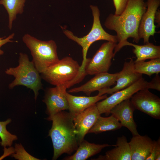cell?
Segmentation results:
<instances>
[{
  "instance_id": "obj_25",
  "label": "cell",
  "mask_w": 160,
  "mask_h": 160,
  "mask_svg": "<svg viewBox=\"0 0 160 160\" xmlns=\"http://www.w3.org/2000/svg\"><path fill=\"white\" fill-rule=\"evenodd\" d=\"M14 151L15 153L12 154V156L15 159L19 160H39L32 156L28 153L24 149L21 143H15Z\"/></svg>"
},
{
  "instance_id": "obj_6",
  "label": "cell",
  "mask_w": 160,
  "mask_h": 160,
  "mask_svg": "<svg viewBox=\"0 0 160 160\" xmlns=\"http://www.w3.org/2000/svg\"><path fill=\"white\" fill-rule=\"evenodd\" d=\"M93 17L91 29L86 35L82 37L75 36L71 31L67 29L63 30V33L69 39L76 42L82 48L83 60L81 68H85L87 61V57L88 50L91 45L98 40H104L117 43L118 40L116 35H111L103 28L100 20V12L97 6L91 5L90 6Z\"/></svg>"
},
{
  "instance_id": "obj_21",
  "label": "cell",
  "mask_w": 160,
  "mask_h": 160,
  "mask_svg": "<svg viewBox=\"0 0 160 160\" xmlns=\"http://www.w3.org/2000/svg\"><path fill=\"white\" fill-rule=\"evenodd\" d=\"M122 127L120 122L113 115L107 117L100 116L88 133L97 134L106 131L116 130Z\"/></svg>"
},
{
  "instance_id": "obj_26",
  "label": "cell",
  "mask_w": 160,
  "mask_h": 160,
  "mask_svg": "<svg viewBox=\"0 0 160 160\" xmlns=\"http://www.w3.org/2000/svg\"><path fill=\"white\" fill-rule=\"evenodd\" d=\"M160 160V138L153 140V144L151 153L146 160Z\"/></svg>"
},
{
  "instance_id": "obj_14",
  "label": "cell",
  "mask_w": 160,
  "mask_h": 160,
  "mask_svg": "<svg viewBox=\"0 0 160 160\" xmlns=\"http://www.w3.org/2000/svg\"><path fill=\"white\" fill-rule=\"evenodd\" d=\"M146 4L147 9L142 17L138 30L139 37L143 39L144 44L149 42L150 36L156 33L155 16L160 5V0H147Z\"/></svg>"
},
{
  "instance_id": "obj_20",
  "label": "cell",
  "mask_w": 160,
  "mask_h": 160,
  "mask_svg": "<svg viewBox=\"0 0 160 160\" xmlns=\"http://www.w3.org/2000/svg\"><path fill=\"white\" fill-rule=\"evenodd\" d=\"M131 46L134 48L132 51L137 57L135 62L160 58V46L154 45L153 43L149 42L140 45L127 41L124 45V46Z\"/></svg>"
},
{
  "instance_id": "obj_4",
  "label": "cell",
  "mask_w": 160,
  "mask_h": 160,
  "mask_svg": "<svg viewBox=\"0 0 160 160\" xmlns=\"http://www.w3.org/2000/svg\"><path fill=\"white\" fill-rule=\"evenodd\" d=\"M18 63L17 66L7 68L5 71L6 74L12 76L15 78L9 84L8 88L12 89L17 86H25L33 91L36 100L39 91L43 89L40 73L25 53H19Z\"/></svg>"
},
{
  "instance_id": "obj_16",
  "label": "cell",
  "mask_w": 160,
  "mask_h": 160,
  "mask_svg": "<svg viewBox=\"0 0 160 160\" xmlns=\"http://www.w3.org/2000/svg\"><path fill=\"white\" fill-rule=\"evenodd\" d=\"M129 143L131 151V160H146L152 150L153 140L147 135L139 134L133 136Z\"/></svg>"
},
{
  "instance_id": "obj_9",
  "label": "cell",
  "mask_w": 160,
  "mask_h": 160,
  "mask_svg": "<svg viewBox=\"0 0 160 160\" xmlns=\"http://www.w3.org/2000/svg\"><path fill=\"white\" fill-rule=\"evenodd\" d=\"M144 89L137 92L130 99L135 109L156 119H160V98Z\"/></svg>"
},
{
  "instance_id": "obj_1",
  "label": "cell",
  "mask_w": 160,
  "mask_h": 160,
  "mask_svg": "<svg viewBox=\"0 0 160 160\" xmlns=\"http://www.w3.org/2000/svg\"><path fill=\"white\" fill-rule=\"evenodd\" d=\"M147 9L145 0H128L124 11L119 15L110 14L104 25L107 29L115 31L118 43L114 50L115 55L124 47L129 38L137 43L139 41L138 30L142 17Z\"/></svg>"
},
{
  "instance_id": "obj_18",
  "label": "cell",
  "mask_w": 160,
  "mask_h": 160,
  "mask_svg": "<svg viewBox=\"0 0 160 160\" xmlns=\"http://www.w3.org/2000/svg\"><path fill=\"white\" fill-rule=\"evenodd\" d=\"M116 146L108 151L104 155H100L94 160H131L130 148L126 137L124 135L117 138Z\"/></svg>"
},
{
  "instance_id": "obj_29",
  "label": "cell",
  "mask_w": 160,
  "mask_h": 160,
  "mask_svg": "<svg viewBox=\"0 0 160 160\" xmlns=\"http://www.w3.org/2000/svg\"><path fill=\"white\" fill-rule=\"evenodd\" d=\"M160 10L157 9L156 12L155 16V20L156 23H157L158 25L160 26Z\"/></svg>"
},
{
  "instance_id": "obj_15",
  "label": "cell",
  "mask_w": 160,
  "mask_h": 160,
  "mask_svg": "<svg viewBox=\"0 0 160 160\" xmlns=\"http://www.w3.org/2000/svg\"><path fill=\"white\" fill-rule=\"evenodd\" d=\"M135 110L130 99H128L115 105L110 111V114L118 120L122 127L127 128L132 136L139 134L133 118V113Z\"/></svg>"
},
{
  "instance_id": "obj_8",
  "label": "cell",
  "mask_w": 160,
  "mask_h": 160,
  "mask_svg": "<svg viewBox=\"0 0 160 160\" xmlns=\"http://www.w3.org/2000/svg\"><path fill=\"white\" fill-rule=\"evenodd\" d=\"M117 44L107 41L103 43L92 58H87L85 66L87 75H95L108 72L115 55L114 50Z\"/></svg>"
},
{
  "instance_id": "obj_2",
  "label": "cell",
  "mask_w": 160,
  "mask_h": 160,
  "mask_svg": "<svg viewBox=\"0 0 160 160\" xmlns=\"http://www.w3.org/2000/svg\"><path fill=\"white\" fill-rule=\"evenodd\" d=\"M46 119L52 121L48 135L53 147L52 160L57 159L64 153L72 154L79 146L72 116L69 112L63 111Z\"/></svg>"
},
{
  "instance_id": "obj_3",
  "label": "cell",
  "mask_w": 160,
  "mask_h": 160,
  "mask_svg": "<svg viewBox=\"0 0 160 160\" xmlns=\"http://www.w3.org/2000/svg\"><path fill=\"white\" fill-rule=\"evenodd\" d=\"M41 79L55 86L63 85L67 89L81 81L87 75L78 62L67 56L40 73Z\"/></svg>"
},
{
  "instance_id": "obj_7",
  "label": "cell",
  "mask_w": 160,
  "mask_h": 160,
  "mask_svg": "<svg viewBox=\"0 0 160 160\" xmlns=\"http://www.w3.org/2000/svg\"><path fill=\"white\" fill-rule=\"evenodd\" d=\"M144 89H151L160 91V77L158 74L148 82L142 77L129 87L111 94L100 102L96 104L100 114L105 113L107 116L110 114L111 110L121 102L130 99L137 91Z\"/></svg>"
},
{
  "instance_id": "obj_13",
  "label": "cell",
  "mask_w": 160,
  "mask_h": 160,
  "mask_svg": "<svg viewBox=\"0 0 160 160\" xmlns=\"http://www.w3.org/2000/svg\"><path fill=\"white\" fill-rule=\"evenodd\" d=\"M118 73V72L113 74L106 72L97 74L85 84L80 87L72 88L68 92H82L89 96L95 91L109 88L116 84Z\"/></svg>"
},
{
  "instance_id": "obj_24",
  "label": "cell",
  "mask_w": 160,
  "mask_h": 160,
  "mask_svg": "<svg viewBox=\"0 0 160 160\" xmlns=\"http://www.w3.org/2000/svg\"><path fill=\"white\" fill-rule=\"evenodd\" d=\"M11 121L10 118L4 121H0V137L1 140L0 143L4 148L10 147L13 142L18 139L16 135L12 134L7 129V126Z\"/></svg>"
},
{
  "instance_id": "obj_27",
  "label": "cell",
  "mask_w": 160,
  "mask_h": 160,
  "mask_svg": "<svg viewBox=\"0 0 160 160\" xmlns=\"http://www.w3.org/2000/svg\"><path fill=\"white\" fill-rule=\"evenodd\" d=\"M113 1L116 9L114 14L121 15L125 9L128 0H113Z\"/></svg>"
},
{
  "instance_id": "obj_11",
  "label": "cell",
  "mask_w": 160,
  "mask_h": 160,
  "mask_svg": "<svg viewBox=\"0 0 160 160\" xmlns=\"http://www.w3.org/2000/svg\"><path fill=\"white\" fill-rule=\"evenodd\" d=\"M129 61L124 63L122 70L118 72L116 85L98 91V95L112 94L114 92L126 88L131 86L143 77L142 74L136 73L134 70V61L130 58Z\"/></svg>"
},
{
  "instance_id": "obj_22",
  "label": "cell",
  "mask_w": 160,
  "mask_h": 160,
  "mask_svg": "<svg viewBox=\"0 0 160 160\" xmlns=\"http://www.w3.org/2000/svg\"><path fill=\"white\" fill-rule=\"evenodd\" d=\"M25 1L26 0H0V5L4 7L8 14V26L10 30L17 15L23 13Z\"/></svg>"
},
{
  "instance_id": "obj_12",
  "label": "cell",
  "mask_w": 160,
  "mask_h": 160,
  "mask_svg": "<svg viewBox=\"0 0 160 160\" xmlns=\"http://www.w3.org/2000/svg\"><path fill=\"white\" fill-rule=\"evenodd\" d=\"M100 115L95 104L73 117L79 145Z\"/></svg>"
},
{
  "instance_id": "obj_17",
  "label": "cell",
  "mask_w": 160,
  "mask_h": 160,
  "mask_svg": "<svg viewBox=\"0 0 160 160\" xmlns=\"http://www.w3.org/2000/svg\"><path fill=\"white\" fill-rule=\"evenodd\" d=\"M69 113L73 117L99 101L106 98L107 94L94 96H78L73 95L68 92L66 93Z\"/></svg>"
},
{
  "instance_id": "obj_23",
  "label": "cell",
  "mask_w": 160,
  "mask_h": 160,
  "mask_svg": "<svg viewBox=\"0 0 160 160\" xmlns=\"http://www.w3.org/2000/svg\"><path fill=\"white\" fill-rule=\"evenodd\" d=\"M135 72L145 74L149 76L160 73V58L151 59L150 61L135 62L134 65Z\"/></svg>"
},
{
  "instance_id": "obj_19",
  "label": "cell",
  "mask_w": 160,
  "mask_h": 160,
  "mask_svg": "<svg viewBox=\"0 0 160 160\" xmlns=\"http://www.w3.org/2000/svg\"><path fill=\"white\" fill-rule=\"evenodd\" d=\"M116 146V144L91 143L84 139L79 144L76 152L73 155L66 157L63 160H85L99 153L105 147Z\"/></svg>"
},
{
  "instance_id": "obj_10",
  "label": "cell",
  "mask_w": 160,
  "mask_h": 160,
  "mask_svg": "<svg viewBox=\"0 0 160 160\" xmlns=\"http://www.w3.org/2000/svg\"><path fill=\"white\" fill-rule=\"evenodd\" d=\"M67 88L64 85L55 86L46 89L42 101L46 106V113L49 118L63 111L68 110Z\"/></svg>"
},
{
  "instance_id": "obj_5",
  "label": "cell",
  "mask_w": 160,
  "mask_h": 160,
  "mask_svg": "<svg viewBox=\"0 0 160 160\" xmlns=\"http://www.w3.org/2000/svg\"><path fill=\"white\" fill-rule=\"evenodd\" d=\"M22 40L30 50L32 61L40 73L59 60L54 41L41 40L28 34L24 35Z\"/></svg>"
},
{
  "instance_id": "obj_28",
  "label": "cell",
  "mask_w": 160,
  "mask_h": 160,
  "mask_svg": "<svg viewBox=\"0 0 160 160\" xmlns=\"http://www.w3.org/2000/svg\"><path fill=\"white\" fill-rule=\"evenodd\" d=\"M14 36L15 34L13 33L6 38L5 37H0V55H3L4 53L1 49V47L7 43L13 42L14 41L12 39L14 38Z\"/></svg>"
}]
</instances>
